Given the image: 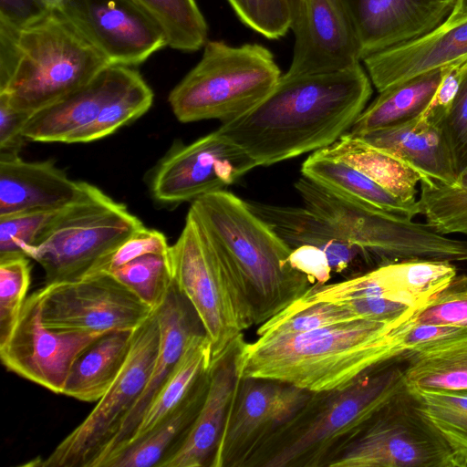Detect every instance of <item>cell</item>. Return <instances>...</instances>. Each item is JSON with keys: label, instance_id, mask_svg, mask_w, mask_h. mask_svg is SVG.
Segmentation results:
<instances>
[{"label": "cell", "instance_id": "cell-1", "mask_svg": "<svg viewBox=\"0 0 467 467\" xmlns=\"http://www.w3.org/2000/svg\"><path fill=\"white\" fill-rule=\"evenodd\" d=\"M372 94L360 63L328 72L281 76L271 92L217 130L257 166L327 148L348 132Z\"/></svg>", "mask_w": 467, "mask_h": 467}, {"label": "cell", "instance_id": "cell-2", "mask_svg": "<svg viewBox=\"0 0 467 467\" xmlns=\"http://www.w3.org/2000/svg\"><path fill=\"white\" fill-rule=\"evenodd\" d=\"M412 316L395 322L359 318L296 335L244 341L241 375L275 379L311 392L344 388L381 364L401 359V336Z\"/></svg>", "mask_w": 467, "mask_h": 467}, {"label": "cell", "instance_id": "cell-3", "mask_svg": "<svg viewBox=\"0 0 467 467\" xmlns=\"http://www.w3.org/2000/svg\"><path fill=\"white\" fill-rule=\"evenodd\" d=\"M400 358L351 384L313 391L250 455L244 467H330L373 418L406 390Z\"/></svg>", "mask_w": 467, "mask_h": 467}, {"label": "cell", "instance_id": "cell-4", "mask_svg": "<svg viewBox=\"0 0 467 467\" xmlns=\"http://www.w3.org/2000/svg\"><path fill=\"white\" fill-rule=\"evenodd\" d=\"M243 290L260 326L315 283L292 266L291 249L243 201L226 190L204 194L189 209Z\"/></svg>", "mask_w": 467, "mask_h": 467}, {"label": "cell", "instance_id": "cell-5", "mask_svg": "<svg viewBox=\"0 0 467 467\" xmlns=\"http://www.w3.org/2000/svg\"><path fill=\"white\" fill-rule=\"evenodd\" d=\"M110 65L57 9L16 33L7 83L13 108L31 115L89 81Z\"/></svg>", "mask_w": 467, "mask_h": 467}, {"label": "cell", "instance_id": "cell-6", "mask_svg": "<svg viewBox=\"0 0 467 467\" xmlns=\"http://www.w3.org/2000/svg\"><path fill=\"white\" fill-rule=\"evenodd\" d=\"M281 76L264 46L207 41L201 60L172 88L168 101L181 122L218 119L223 124L258 105Z\"/></svg>", "mask_w": 467, "mask_h": 467}, {"label": "cell", "instance_id": "cell-7", "mask_svg": "<svg viewBox=\"0 0 467 467\" xmlns=\"http://www.w3.org/2000/svg\"><path fill=\"white\" fill-rule=\"evenodd\" d=\"M142 222L127 207L84 182L27 252L45 274V285L94 274Z\"/></svg>", "mask_w": 467, "mask_h": 467}, {"label": "cell", "instance_id": "cell-8", "mask_svg": "<svg viewBox=\"0 0 467 467\" xmlns=\"http://www.w3.org/2000/svg\"><path fill=\"white\" fill-rule=\"evenodd\" d=\"M305 207L366 251L376 266L406 260L467 261V242L446 237L427 223L340 195L302 176L295 183Z\"/></svg>", "mask_w": 467, "mask_h": 467}, {"label": "cell", "instance_id": "cell-9", "mask_svg": "<svg viewBox=\"0 0 467 467\" xmlns=\"http://www.w3.org/2000/svg\"><path fill=\"white\" fill-rule=\"evenodd\" d=\"M169 253L172 280L196 311L211 342L213 361L244 330L254 326L251 306L190 210Z\"/></svg>", "mask_w": 467, "mask_h": 467}, {"label": "cell", "instance_id": "cell-10", "mask_svg": "<svg viewBox=\"0 0 467 467\" xmlns=\"http://www.w3.org/2000/svg\"><path fill=\"white\" fill-rule=\"evenodd\" d=\"M159 343L160 327L154 311L133 330L130 352L120 372L93 410L47 457L33 460L28 465L90 467L141 395L151 373Z\"/></svg>", "mask_w": 467, "mask_h": 467}, {"label": "cell", "instance_id": "cell-11", "mask_svg": "<svg viewBox=\"0 0 467 467\" xmlns=\"http://www.w3.org/2000/svg\"><path fill=\"white\" fill-rule=\"evenodd\" d=\"M404 390L384 407L330 467H464Z\"/></svg>", "mask_w": 467, "mask_h": 467}, {"label": "cell", "instance_id": "cell-12", "mask_svg": "<svg viewBox=\"0 0 467 467\" xmlns=\"http://www.w3.org/2000/svg\"><path fill=\"white\" fill-rule=\"evenodd\" d=\"M38 290L43 323L58 331L134 330L154 312L108 273L56 282Z\"/></svg>", "mask_w": 467, "mask_h": 467}, {"label": "cell", "instance_id": "cell-13", "mask_svg": "<svg viewBox=\"0 0 467 467\" xmlns=\"http://www.w3.org/2000/svg\"><path fill=\"white\" fill-rule=\"evenodd\" d=\"M242 148L217 130L174 146L155 167L150 188L154 199L178 204L228 186L256 167Z\"/></svg>", "mask_w": 467, "mask_h": 467}, {"label": "cell", "instance_id": "cell-14", "mask_svg": "<svg viewBox=\"0 0 467 467\" xmlns=\"http://www.w3.org/2000/svg\"><path fill=\"white\" fill-rule=\"evenodd\" d=\"M104 334L48 328L42 320L36 290L26 297L10 336L0 345V359L7 370L62 394L76 359Z\"/></svg>", "mask_w": 467, "mask_h": 467}, {"label": "cell", "instance_id": "cell-15", "mask_svg": "<svg viewBox=\"0 0 467 467\" xmlns=\"http://www.w3.org/2000/svg\"><path fill=\"white\" fill-rule=\"evenodd\" d=\"M57 10L111 65H140L168 46L162 28L131 0H63Z\"/></svg>", "mask_w": 467, "mask_h": 467}, {"label": "cell", "instance_id": "cell-16", "mask_svg": "<svg viewBox=\"0 0 467 467\" xmlns=\"http://www.w3.org/2000/svg\"><path fill=\"white\" fill-rule=\"evenodd\" d=\"M309 393L275 379L242 377L211 467H244Z\"/></svg>", "mask_w": 467, "mask_h": 467}, {"label": "cell", "instance_id": "cell-17", "mask_svg": "<svg viewBox=\"0 0 467 467\" xmlns=\"http://www.w3.org/2000/svg\"><path fill=\"white\" fill-rule=\"evenodd\" d=\"M295 45L286 74L343 69L362 61L360 42L343 0H303L292 28Z\"/></svg>", "mask_w": 467, "mask_h": 467}, {"label": "cell", "instance_id": "cell-18", "mask_svg": "<svg viewBox=\"0 0 467 467\" xmlns=\"http://www.w3.org/2000/svg\"><path fill=\"white\" fill-rule=\"evenodd\" d=\"M244 335L213 361L202 408L182 441L158 467H211L235 398L241 375Z\"/></svg>", "mask_w": 467, "mask_h": 467}, {"label": "cell", "instance_id": "cell-19", "mask_svg": "<svg viewBox=\"0 0 467 467\" xmlns=\"http://www.w3.org/2000/svg\"><path fill=\"white\" fill-rule=\"evenodd\" d=\"M155 312L160 327V343L149 380L115 436L95 458L90 467H105L110 459L127 446L147 408L175 368L189 339L194 335L205 333L196 311L178 290L173 280L166 300Z\"/></svg>", "mask_w": 467, "mask_h": 467}, {"label": "cell", "instance_id": "cell-20", "mask_svg": "<svg viewBox=\"0 0 467 467\" xmlns=\"http://www.w3.org/2000/svg\"><path fill=\"white\" fill-rule=\"evenodd\" d=\"M356 28L362 60L420 36L442 24L455 0H343Z\"/></svg>", "mask_w": 467, "mask_h": 467}, {"label": "cell", "instance_id": "cell-21", "mask_svg": "<svg viewBox=\"0 0 467 467\" xmlns=\"http://www.w3.org/2000/svg\"><path fill=\"white\" fill-rule=\"evenodd\" d=\"M138 72L133 67L108 65L83 86L33 112L24 126V137L32 141L70 143Z\"/></svg>", "mask_w": 467, "mask_h": 467}, {"label": "cell", "instance_id": "cell-22", "mask_svg": "<svg viewBox=\"0 0 467 467\" xmlns=\"http://www.w3.org/2000/svg\"><path fill=\"white\" fill-rule=\"evenodd\" d=\"M467 57V17L366 57L362 61L379 92Z\"/></svg>", "mask_w": 467, "mask_h": 467}, {"label": "cell", "instance_id": "cell-23", "mask_svg": "<svg viewBox=\"0 0 467 467\" xmlns=\"http://www.w3.org/2000/svg\"><path fill=\"white\" fill-rule=\"evenodd\" d=\"M246 203L291 250L302 245L321 249L327 256L332 273L349 278L364 273L366 266L376 267L366 251L306 207L280 206L254 201Z\"/></svg>", "mask_w": 467, "mask_h": 467}, {"label": "cell", "instance_id": "cell-24", "mask_svg": "<svg viewBox=\"0 0 467 467\" xmlns=\"http://www.w3.org/2000/svg\"><path fill=\"white\" fill-rule=\"evenodd\" d=\"M83 183L70 179L52 161L0 157V216L64 208L79 195Z\"/></svg>", "mask_w": 467, "mask_h": 467}, {"label": "cell", "instance_id": "cell-25", "mask_svg": "<svg viewBox=\"0 0 467 467\" xmlns=\"http://www.w3.org/2000/svg\"><path fill=\"white\" fill-rule=\"evenodd\" d=\"M355 136L406 161L421 176L420 182L451 185L457 180L451 155L440 125L425 121L420 116Z\"/></svg>", "mask_w": 467, "mask_h": 467}, {"label": "cell", "instance_id": "cell-26", "mask_svg": "<svg viewBox=\"0 0 467 467\" xmlns=\"http://www.w3.org/2000/svg\"><path fill=\"white\" fill-rule=\"evenodd\" d=\"M304 177L352 200L387 213L413 219L420 214L418 201L404 202L344 161L314 151L302 164Z\"/></svg>", "mask_w": 467, "mask_h": 467}, {"label": "cell", "instance_id": "cell-27", "mask_svg": "<svg viewBox=\"0 0 467 467\" xmlns=\"http://www.w3.org/2000/svg\"><path fill=\"white\" fill-rule=\"evenodd\" d=\"M133 330L105 333L73 364L62 395L97 402L107 392L120 372L130 352Z\"/></svg>", "mask_w": 467, "mask_h": 467}, {"label": "cell", "instance_id": "cell-28", "mask_svg": "<svg viewBox=\"0 0 467 467\" xmlns=\"http://www.w3.org/2000/svg\"><path fill=\"white\" fill-rule=\"evenodd\" d=\"M209 370L200 377L185 400L168 418L123 449L105 467H158L193 424L206 396Z\"/></svg>", "mask_w": 467, "mask_h": 467}, {"label": "cell", "instance_id": "cell-29", "mask_svg": "<svg viewBox=\"0 0 467 467\" xmlns=\"http://www.w3.org/2000/svg\"><path fill=\"white\" fill-rule=\"evenodd\" d=\"M444 67L419 75L379 92V96L365 108L348 132L362 135L419 117L431 102L441 80Z\"/></svg>", "mask_w": 467, "mask_h": 467}, {"label": "cell", "instance_id": "cell-30", "mask_svg": "<svg viewBox=\"0 0 467 467\" xmlns=\"http://www.w3.org/2000/svg\"><path fill=\"white\" fill-rule=\"evenodd\" d=\"M322 150L359 170L402 201H417L416 185L420 182L421 176L396 155L374 147L350 132Z\"/></svg>", "mask_w": 467, "mask_h": 467}, {"label": "cell", "instance_id": "cell-31", "mask_svg": "<svg viewBox=\"0 0 467 467\" xmlns=\"http://www.w3.org/2000/svg\"><path fill=\"white\" fill-rule=\"evenodd\" d=\"M211 364L212 346L206 334L192 336L171 375L144 412L126 447L145 436L168 418L185 400Z\"/></svg>", "mask_w": 467, "mask_h": 467}, {"label": "cell", "instance_id": "cell-32", "mask_svg": "<svg viewBox=\"0 0 467 467\" xmlns=\"http://www.w3.org/2000/svg\"><path fill=\"white\" fill-rule=\"evenodd\" d=\"M407 360L404 384L410 394L467 389V339Z\"/></svg>", "mask_w": 467, "mask_h": 467}, {"label": "cell", "instance_id": "cell-33", "mask_svg": "<svg viewBox=\"0 0 467 467\" xmlns=\"http://www.w3.org/2000/svg\"><path fill=\"white\" fill-rule=\"evenodd\" d=\"M379 275L400 300L422 306L457 275L448 261L406 260L377 266Z\"/></svg>", "mask_w": 467, "mask_h": 467}, {"label": "cell", "instance_id": "cell-34", "mask_svg": "<svg viewBox=\"0 0 467 467\" xmlns=\"http://www.w3.org/2000/svg\"><path fill=\"white\" fill-rule=\"evenodd\" d=\"M164 31L168 46L193 52L207 42L208 26L195 0H131Z\"/></svg>", "mask_w": 467, "mask_h": 467}, {"label": "cell", "instance_id": "cell-35", "mask_svg": "<svg viewBox=\"0 0 467 467\" xmlns=\"http://www.w3.org/2000/svg\"><path fill=\"white\" fill-rule=\"evenodd\" d=\"M153 91L138 72L102 107L96 119L78 133L70 143H86L105 138L146 113Z\"/></svg>", "mask_w": 467, "mask_h": 467}, {"label": "cell", "instance_id": "cell-36", "mask_svg": "<svg viewBox=\"0 0 467 467\" xmlns=\"http://www.w3.org/2000/svg\"><path fill=\"white\" fill-rule=\"evenodd\" d=\"M359 319L349 308L304 295L286 308L261 324L257 337L296 335L337 323Z\"/></svg>", "mask_w": 467, "mask_h": 467}, {"label": "cell", "instance_id": "cell-37", "mask_svg": "<svg viewBox=\"0 0 467 467\" xmlns=\"http://www.w3.org/2000/svg\"><path fill=\"white\" fill-rule=\"evenodd\" d=\"M411 395L422 417L467 466V389Z\"/></svg>", "mask_w": 467, "mask_h": 467}, {"label": "cell", "instance_id": "cell-38", "mask_svg": "<svg viewBox=\"0 0 467 467\" xmlns=\"http://www.w3.org/2000/svg\"><path fill=\"white\" fill-rule=\"evenodd\" d=\"M420 214L435 232L467 235V170L451 185L420 182Z\"/></svg>", "mask_w": 467, "mask_h": 467}, {"label": "cell", "instance_id": "cell-39", "mask_svg": "<svg viewBox=\"0 0 467 467\" xmlns=\"http://www.w3.org/2000/svg\"><path fill=\"white\" fill-rule=\"evenodd\" d=\"M108 274L153 311L164 303L172 285L170 253L142 255Z\"/></svg>", "mask_w": 467, "mask_h": 467}, {"label": "cell", "instance_id": "cell-40", "mask_svg": "<svg viewBox=\"0 0 467 467\" xmlns=\"http://www.w3.org/2000/svg\"><path fill=\"white\" fill-rule=\"evenodd\" d=\"M30 280L29 257L0 259V345L8 338L19 318Z\"/></svg>", "mask_w": 467, "mask_h": 467}, {"label": "cell", "instance_id": "cell-41", "mask_svg": "<svg viewBox=\"0 0 467 467\" xmlns=\"http://www.w3.org/2000/svg\"><path fill=\"white\" fill-rule=\"evenodd\" d=\"M61 209L0 216V259L27 256L29 249Z\"/></svg>", "mask_w": 467, "mask_h": 467}, {"label": "cell", "instance_id": "cell-42", "mask_svg": "<svg viewBox=\"0 0 467 467\" xmlns=\"http://www.w3.org/2000/svg\"><path fill=\"white\" fill-rule=\"evenodd\" d=\"M418 324L467 328V275H456L448 285L417 309Z\"/></svg>", "mask_w": 467, "mask_h": 467}, {"label": "cell", "instance_id": "cell-43", "mask_svg": "<svg viewBox=\"0 0 467 467\" xmlns=\"http://www.w3.org/2000/svg\"><path fill=\"white\" fill-rule=\"evenodd\" d=\"M240 20L268 39L284 36L292 27L287 0H228Z\"/></svg>", "mask_w": 467, "mask_h": 467}, {"label": "cell", "instance_id": "cell-44", "mask_svg": "<svg viewBox=\"0 0 467 467\" xmlns=\"http://www.w3.org/2000/svg\"><path fill=\"white\" fill-rule=\"evenodd\" d=\"M440 127L458 177L467 170V70Z\"/></svg>", "mask_w": 467, "mask_h": 467}, {"label": "cell", "instance_id": "cell-45", "mask_svg": "<svg viewBox=\"0 0 467 467\" xmlns=\"http://www.w3.org/2000/svg\"><path fill=\"white\" fill-rule=\"evenodd\" d=\"M414 314L407 322L401 336V345L404 348L401 359L467 339V328L418 324L413 320Z\"/></svg>", "mask_w": 467, "mask_h": 467}, {"label": "cell", "instance_id": "cell-46", "mask_svg": "<svg viewBox=\"0 0 467 467\" xmlns=\"http://www.w3.org/2000/svg\"><path fill=\"white\" fill-rule=\"evenodd\" d=\"M170 246L161 232L143 226L128 237L92 275L109 273L145 254H167Z\"/></svg>", "mask_w": 467, "mask_h": 467}, {"label": "cell", "instance_id": "cell-47", "mask_svg": "<svg viewBox=\"0 0 467 467\" xmlns=\"http://www.w3.org/2000/svg\"><path fill=\"white\" fill-rule=\"evenodd\" d=\"M467 70V57L444 67L441 80L420 119L440 125L449 110Z\"/></svg>", "mask_w": 467, "mask_h": 467}, {"label": "cell", "instance_id": "cell-48", "mask_svg": "<svg viewBox=\"0 0 467 467\" xmlns=\"http://www.w3.org/2000/svg\"><path fill=\"white\" fill-rule=\"evenodd\" d=\"M29 116L0 97V157L19 155L26 140L23 129Z\"/></svg>", "mask_w": 467, "mask_h": 467}, {"label": "cell", "instance_id": "cell-49", "mask_svg": "<svg viewBox=\"0 0 467 467\" xmlns=\"http://www.w3.org/2000/svg\"><path fill=\"white\" fill-rule=\"evenodd\" d=\"M52 10L41 0H0V23L22 29L38 22Z\"/></svg>", "mask_w": 467, "mask_h": 467}, {"label": "cell", "instance_id": "cell-50", "mask_svg": "<svg viewBox=\"0 0 467 467\" xmlns=\"http://www.w3.org/2000/svg\"><path fill=\"white\" fill-rule=\"evenodd\" d=\"M289 261L294 268L306 275L315 284H327L331 277L327 256L316 246L302 245L293 249Z\"/></svg>", "mask_w": 467, "mask_h": 467}, {"label": "cell", "instance_id": "cell-51", "mask_svg": "<svg viewBox=\"0 0 467 467\" xmlns=\"http://www.w3.org/2000/svg\"><path fill=\"white\" fill-rule=\"evenodd\" d=\"M467 17V0H455L453 9L445 23H453Z\"/></svg>", "mask_w": 467, "mask_h": 467}, {"label": "cell", "instance_id": "cell-52", "mask_svg": "<svg viewBox=\"0 0 467 467\" xmlns=\"http://www.w3.org/2000/svg\"><path fill=\"white\" fill-rule=\"evenodd\" d=\"M292 18V27L299 21L303 11V0H287Z\"/></svg>", "mask_w": 467, "mask_h": 467}, {"label": "cell", "instance_id": "cell-53", "mask_svg": "<svg viewBox=\"0 0 467 467\" xmlns=\"http://www.w3.org/2000/svg\"><path fill=\"white\" fill-rule=\"evenodd\" d=\"M48 7L57 9L63 0H41Z\"/></svg>", "mask_w": 467, "mask_h": 467}]
</instances>
